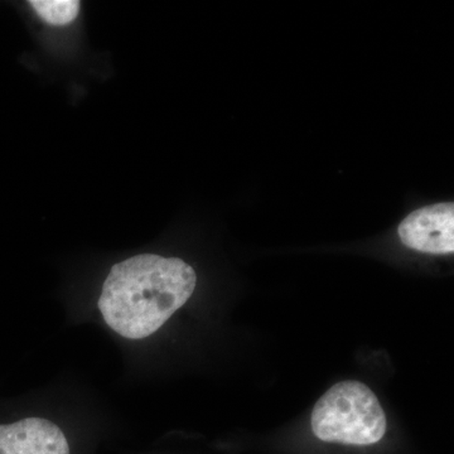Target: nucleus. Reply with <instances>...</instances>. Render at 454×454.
Here are the masks:
<instances>
[{"label":"nucleus","mask_w":454,"mask_h":454,"mask_svg":"<svg viewBox=\"0 0 454 454\" xmlns=\"http://www.w3.org/2000/svg\"><path fill=\"white\" fill-rule=\"evenodd\" d=\"M196 282L195 270L184 260L153 254L133 256L110 270L98 309L116 333L145 339L184 306Z\"/></svg>","instance_id":"f257e3e1"},{"label":"nucleus","mask_w":454,"mask_h":454,"mask_svg":"<svg viewBox=\"0 0 454 454\" xmlns=\"http://www.w3.org/2000/svg\"><path fill=\"white\" fill-rule=\"evenodd\" d=\"M400 240L417 252L443 255L454 252V205L437 203L411 212L400 223Z\"/></svg>","instance_id":"7ed1b4c3"},{"label":"nucleus","mask_w":454,"mask_h":454,"mask_svg":"<svg viewBox=\"0 0 454 454\" xmlns=\"http://www.w3.org/2000/svg\"><path fill=\"white\" fill-rule=\"evenodd\" d=\"M31 7L51 26H67L79 16L82 4L77 0H32Z\"/></svg>","instance_id":"39448f33"},{"label":"nucleus","mask_w":454,"mask_h":454,"mask_svg":"<svg viewBox=\"0 0 454 454\" xmlns=\"http://www.w3.org/2000/svg\"><path fill=\"white\" fill-rule=\"evenodd\" d=\"M0 454H70L62 430L41 418L0 426Z\"/></svg>","instance_id":"20e7f679"},{"label":"nucleus","mask_w":454,"mask_h":454,"mask_svg":"<svg viewBox=\"0 0 454 454\" xmlns=\"http://www.w3.org/2000/svg\"><path fill=\"white\" fill-rule=\"evenodd\" d=\"M387 415L378 397L366 385L342 381L317 402L312 430L324 442L370 446L387 432Z\"/></svg>","instance_id":"f03ea898"}]
</instances>
